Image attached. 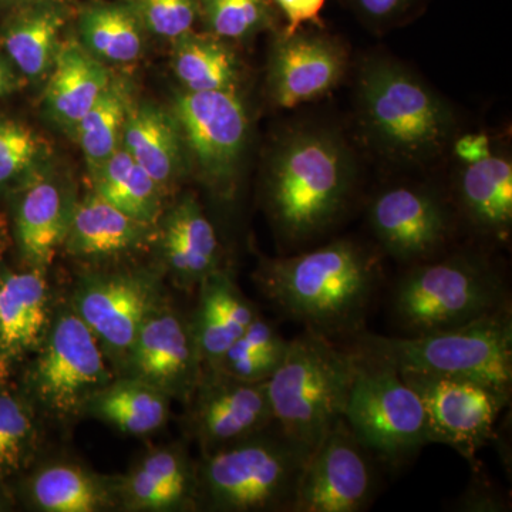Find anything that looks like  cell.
Segmentation results:
<instances>
[{
	"label": "cell",
	"instance_id": "cell-1",
	"mask_svg": "<svg viewBox=\"0 0 512 512\" xmlns=\"http://www.w3.org/2000/svg\"><path fill=\"white\" fill-rule=\"evenodd\" d=\"M382 279L375 252L350 238L264 259L255 274L259 291L276 311L333 342L365 332Z\"/></svg>",
	"mask_w": 512,
	"mask_h": 512
},
{
	"label": "cell",
	"instance_id": "cell-2",
	"mask_svg": "<svg viewBox=\"0 0 512 512\" xmlns=\"http://www.w3.org/2000/svg\"><path fill=\"white\" fill-rule=\"evenodd\" d=\"M355 165L348 144L326 127L288 131L266 175V210L289 248L325 234L348 208Z\"/></svg>",
	"mask_w": 512,
	"mask_h": 512
},
{
	"label": "cell",
	"instance_id": "cell-3",
	"mask_svg": "<svg viewBox=\"0 0 512 512\" xmlns=\"http://www.w3.org/2000/svg\"><path fill=\"white\" fill-rule=\"evenodd\" d=\"M356 97L367 140L394 161H429L453 136L454 116L446 101L392 59L372 57L363 63Z\"/></svg>",
	"mask_w": 512,
	"mask_h": 512
},
{
	"label": "cell",
	"instance_id": "cell-4",
	"mask_svg": "<svg viewBox=\"0 0 512 512\" xmlns=\"http://www.w3.org/2000/svg\"><path fill=\"white\" fill-rule=\"evenodd\" d=\"M312 451L272 424L197 463L198 510L293 512Z\"/></svg>",
	"mask_w": 512,
	"mask_h": 512
},
{
	"label": "cell",
	"instance_id": "cell-5",
	"mask_svg": "<svg viewBox=\"0 0 512 512\" xmlns=\"http://www.w3.org/2000/svg\"><path fill=\"white\" fill-rule=\"evenodd\" d=\"M356 355L396 372L466 377L511 393V308L458 328L421 335L362 333L353 339Z\"/></svg>",
	"mask_w": 512,
	"mask_h": 512
},
{
	"label": "cell",
	"instance_id": "cell-6",
	"mask_svg": "<svg viewBox=\"0 0 512 512\" xmlns=\"http://www.w3.org/2000/svg\"><path fill=\"white\" fill-rule=\"evenodd\" d=\"M359 357L318 333L289 340L281 366L266 380L276 426L315 450L345 414Z\"/></svg>",
	"mask_w": 512,
	"mask_h": 512
},
{
	"label": "cell",
	"instance_id": "cell-7",
	"mask_svg": "<svg viewBox=\"0 0 512 512\" xmlns=\"http://www.w3.org/2000/svg\"><path fill=\"white\" fill-rule=\"evenodd\" d=\"M390 305L407 335L458 328L511 308L501 272L468 252L412 265L394 285Z\"/></svg>",
	"mask_w": 512,
	"mask_h": 512
},
{
	"label": "cell",
	"instance_id": "cell-8",
	"mask_svg": "<svg viewBox=\"0 0 512 512\" xmlns=\"http://www.w3.org/2000/svg\"><path fill=\"white\" fill-rule=\"evenodd\" d=\"M113 379L99 342L69 302L55 308L26 367L22 394L39 417L64 423L82 417L87 400Z\"/></svg>",
	"mask_w": 512,
	"mask_h": 512
},
{
	"label": "cell",
	"instance_id": "cell-9",
	"mask_svg": "<svg viewBox=\"0 0 512 512\" xmlns=\"http://www.w3.org/2000/svg\"><path fill=\"white\" fill-rule=\"evenodd\" d=\"M343 420L376 460L390 467L431 444L426 410L417 393L392 367L362 357Z\"/></svg>",
	"mask_w": 512,
	"mask_h": 512
},
{
	"label": "cell",
	"instance_id": "cell-10",
	"mask_svg": "<svg viewBox=\"0 0 512 512\" xmlns=\"http://www.w3.org/2000/svg\"><path fill=\"white\" fill-rule=\"evenodd\" d=\"M164 299L160 272L117 269L80 276L70 305L92 330L117 376L144 320Z\"/></svg>",
	"mask_w": 512,
	"mask_h": 512
},
{
	"label": "cell",
	"instance_id": "cell-11",
	"mask_svg": "<svg viewBox=\"0 0 512 512\" xmlns=\"http://www.w3.org/2000/svg\"><path fill=\"white\" fill-rule=\"evenodd\" d=\"M171 110L205 183L221 198H231L249 134L238 92L184 90L175 96Z\"/></svg>",
	"mask_w": 512,
	"mask_h": 512
},
{
	"label": "cell",
	"instance_id": "cell-12",
	"mask_svg": "<svg viewBox=\"0 0 512 512\" xmlns=\"http://www.w3.org/2000/svg\"><path fill=\"white\" fill-rule=\"evenodd\" d=\"M399 373L423 403L431 443L444 444L473 460L494 439L495 424L511 393L466 377Z\"/></svg>",
	"mask_w": 512,
	"mask_h": 512
},
{
	"label": "cell",
	"instance_id": "cell-13",
	"mask_svg": "<svg viewBox=\"0 0 512 512\" xmlns=\"http://www.w3.org/2000/svg\"><path fill=\"white\" fill-rule=\"evenodd\" d=\"M376 457L340 420L312 451L293 512H360L377 490Z\"/></svg>",
	"mask_w": 512,
	"mask_h": 512
},
{
	"label": "cell",
	"instance_id": "cell-14",
	"mask_svg": "<svg viewBox=\"0 0 512 512\" xmlns=\"http://www.w3.org/2000/svg\"><path fill=\"white\" fill-rule=\"evenodd\" d=\"M185 406V430L202 454L248 439L275 423L266 382H247L220 369H202Z\"/></svg>",
	"mask_w": 512,
	"mask_h": 512
},
{
	"label": "cell",
	"instance_id": "cell-15",
	"mask_svg": "<svg viewBox=\"0 0 512 512\" xmlns=\"http://www.w3.org/2000/svg\"><path fill=\"white\" fill-rule=\"evenodd\" d=\"M202 369L191 318L165 298L144 320L117 376L136 377L185 404Z\"/></svg>",
	"mask_w": 512,
	"mask_h": 512
},
{
	"label": "cell",
	"instance_id": "cell-16",
	"mask_svg": "<svg viewBox=\"0 0 512 512\" xmlns=\"http://www.w3.org/2000/svg\"><path fill=\"white\" fill-rule=\"evenodd\" d=\"M349 49L339 37L323 30L279 29L268 66V90L279 109H293L333 92L345 79Z\"/></svg>",
	"mask_w": 512,
	"mask_h": 512
},
{
	"label": "cell",
	"instance_id": "cell-17",
	"mask_svg": "<svg viewBox=\"0 0 512 512\" xmlns=\"http://www.w3.org/2000/svg\"><path fill=\"white\" fill-rule=\"evenodd\" d=\"M369 224L380 247L404 264L429 261L451 234V212L436 192L400 185L376 195Z\"/></svg>",
	"mask_w": 512,
	"mask_h": 512
},
{
	"label": "cell",
	"instance_id": "cell-18",
	"mask_svg": "<svg viewBox=\"0 0 512 512\" xmlns=\"http://www.w3.org/2000/svg\"><path fill=\"white\" fill-rule=\"evenodd\" d=\"M53 313L45 269H0V382L39 349Z\"/></svg>",
	"mask_w": 512,
	"mask_h": 512
},
{
	"label": "cell",
	"instance_id": "cell-19",
	"mask_svg": "<svg viewBox=\"0 0 512 512\" xmlns=\"http://www.w3.org/2000/svg\"><path fill=\"white\" fill-rule=\"evenodd\" d=\"M119 510H198L197 463L180 444L150 448L124 476L116 477Z\"/></svg>",
	"mask_w": 512,
	"mask_h": 512
},
{
	"label": "cell",
	"instance_id": "cell-20",
	"mask_svg": "<svg viewBox=\"0 0 512 512\" xmlns=\"http://www.w3.org/2000/svg\"><path fill=\"white\" fill-rule=\"evenodd\" d=\"M156 245L164 274L180 291H197L207 276L222 268L217 232L194 195H184L163 214Z\"/></svg>",
	"mask_w": 512,
	"mask_h": 512
},
{
	"label": "cell",
	"instance_id": "cell-21",
	"mask_svg": "<svg viewBox=\"0 0 512 512\" xmlns=\"http://www.w3.org/2000/svg\"><path fill=\"white\" fill-rule=\"evenodd\" d=\"M157 225L138 221L92 191L74 204L63 248L87 262H106L156 244Z\"/></svg>",
	"mask_w": 512,
	"mask_h": 512
},
{
	"label": "cell",
	"instance_id": "cell-22",
	"mask_svg": "<svg viewBox=\"0 0 512 512\" xmlns=\"http://www.w3.org/2000/svg\"><path fill=\"white\" fill-rule=\"evenodd\" d=\"M72 192L55 175H33L20 195L16 211V238L29 268L45 269L63 247L72 220Z\"/></svg>",
	"mask_w": 512,
	"mask_h": 512
},
{
	"label": "cell",
	"instance_id": "cell-23",
	"mask_svg": "<svg viewBox=\"0 0 512 512\" xmlns=\"http://www.w3.org/2000/svg\"><path fill=\"white\" fill-rule=\"evenodd\" d=\"M198 303L191 316L202 366L211 369L254 322L258 311L224 268L212 272L197 288Z\"/></svg>",
	"mask_w": 512,
	"mask_h": 512
},
{
	"label": "cell",
	"instance_id": "cell-24",
	"mask_svg": "<svg viewBox=\"0 0 512 512\" xmlns=\"http://www.w3.org/2000/svg\"><path fill=\"white\" fill-rule=\"evenodd\" d=\"M73 13L70 0H26L13 6L2 43L20 73L29 79L50 73L62 45L60 35Z\"/></svg>",
	"mask_w": 512,
	"mask_h": 512
},
{
	"label": "cell",
	"instance_id": "cell-25",
	"mask_svg": "<svg viewBox=\"0 0 512 512\" xmlns=\"http://www.w3.org/2000/svg\"><path fill=\"white\" fill-rule=\"evenodd\" d=\"M121 147L164 194L183 177L188 150L173 110L154 103H134L124 124Z\"/></svg>",
	"mask_w": 512,
	"mask_h": 512
},
{
	"label": "cell",
	"instance_id": "cell-26",
	"mask_svg": "<svg viewBox=\"0 0 512 512\" xmlns=\"http://www.w3.org/2000/svg\"><path fill=\"white\" fill-rule=\"evenodd\" d=\"M106 64L92 55L79 40H66L49 73L45 109L57 126L72 130L83 119L111 82Z\"/></svg>",
	"mask_w": 512,
	"mask_h": 512
},
{
	"label": "cell",
	"instance_id": "cell-27",
	"mask_svg": "<svg viewBox=\"0 0 512 512\" xmlns=\"http://www.w3.org/2000/svg\"><path fill=\"white\" fill-rule=\"evenodd\" d=\"M30 507L42 512H103L119 510L116 476H101L72 461H49L25 483Z\"/></svg>",
	"mask_w": 512,
	"mask_h": 512
},
{
	"label": "cell",
	"instance_id": "cell-28",
	"mask_svg": "<svg viewBox=\"0 0 512 512\" xmlns=\"http://www.w3.org/2000/svg\"><path fill=\"white\" fill-rule=\"evenodd\" d=\"M457 204L468 224L480 234L507 239L512 227V165L490 156L464 164L457 180Z\"/></svg>",
	"mask_w": 512,
	"mask_h": 512
},
{
	"label": "cell",
	"instance_id": "cell-29",
	"mask_svg": "<svg viewBox=\"0 0 512 512\" xmlns=\"http://www.w3.org/2000/svg\"><path fill=\"white\" fill-rule=\"evenodd\" d=\"M170 396L143 380L114 376L84 404L82 417L99 420L130 436H147L170 419Z\"/></svg>",
	"mask_w": 512,
	"mask_h": 512
},
{
	"label": "cell",
	"instance_id": "cell-30",
	"mask_svg": "<svg viewBox=\"0 0 512 512\" xmlns=\"http://www.w3.org/2000/svg\"><path fill=\"white\" fill-rule=\"evenodd\" d=\"M77 30L80 43L101 62L128 64L143 55L147 32L126 0L83 6Z\"/></svg>",
	"mask_w": 512,
	"mask_h": 512
},
{
	"label": "cell",
	"instance_id": "cell-31",
	"mask_svg": "<svg viewBox=\"0 0 512 512\" xmlns=\"http://www.w3.org/2000/svg\"><path fill=\"white\" fill-rule=\"evenodd\" d=\"M171 63L185 92H238L241 64L227 40L192 30L173 40Z\"/></svg>",
	"mask_w": 512,
	"mask_h": 512
},
{
	"label": "cell",
	"instance_id": "cell-32",
	"mask_svg": "<svg viewBox=\"0 0 512 512\" xmlns=\"http://www.w3.org/2000/svg\"><path fill=\"white\" fill-rule=\"evenodd\" d=\"M93 191L124 214L157 225L164 214V191L123 147L90 173Z\"/></svg>",
	"mask_w": 512,
	"mask_h": 512
},
{
	"label": "cell",
	"instance_id": "cell-33",
	"mask_svg": "<svg viewBox=\"0 0 512 512\" xmlns=\"http://www.w3.org/2000/svg\"><path fill=\"white\" fill-rule=\"evenodd\" d=\"M134 103L130 84L113 77L106 92L73 128L90 173L121 146L124 124Z\"/></svg>",
	"mask_w": 512,
	"mask_h": 512
},
{
	"label": "cell",
	"instance_id": "cell-34",
	"mask_svg": "<svg viewBox=\"0 0 512 512\" xmlns=\"http://www.w3.org/2000/svg\"><path fill=\"white\" fill-rule=\"evenodd\" d=\"M39 448V414L23 394L0 390V480L28 470Z\"/></svg>",
	"mask_w": 512,
	"mask_h": 512
},
{
	"label": "cell",
	"instance_id": "cell-35",
	"mask_svg": "<svg viewBox=\"0 0 512 512\" xmlns=\"http://www.w3.org/2000/svg\"><path fill=\"white\" fill-rule=\"evenodd\" d=\"M288 346L289 340L258 315L211 369H220L247 382H266L281 366Z\"/></svg>",
	"mask_w": 512,
	"mask_h": 512
},
{
	"label": "cell",
	"instance_id": "cell-36",
	"mask_svg": "<svg viewBox=\"0 0 512 512\" xmlns=\"http://www.w3.org/2000/svg\"><path fill=\"white\" fill-rule=\"evenodd\" d=\"M205 32L227 42H244L278 28V9L272 0H198Z\"/></svg>",
	"mask_w": 512,
	"mask_h": 512
},
{
	"label": "cell",
	"instance_id": "cell-37",
	"mask_svg": "<svg viewBox=\"0 0 512 512\" xmlns=\"http://www.w3.org/2000/svg\"><path fill=\"white\" fill-rule=\"evenodd\" d=\"M144 30L161 39L173 40L194 30L200 19L198 0H126Z\"/></svg>",
	"mask_w": 512,
	"mask_h": 512
},
{
	"label": "cell",
	"instance_id": "cell-38",
	"mask_svg": "<svg viewBox=\"0 0 512 512\" xmlns=\"http://www.w3.org/2000/svg\"><path fill=\"white\" fill-rule=\"evenodd\" d=\"M40 154L42 143L30 128L15 121H0V185L32 170Z\"/></svg>",
	"mask_w": 512,
	"mask_h": 512
},
{
	"label": "cell",
	"instance_id": "cell-39",
	"mask_svg": "<svg viewBox=\"0 0 512 512\" xmlns=\"http://www.w3.org/2000/svg\"><path fill=\"white\" fill-rule=\"evenodd\" d=\"M367 28L384 32L404 25L427 5V0H343Z\"/></svg>",
	"mask_w": 512,
	"mask_h": 512
},
{
	"label": "cell",
	"instance_id": "cell-40",
	"mask_svg": "<svg viewBox=\"0 0 512 512\" xmlns=\"http://www.w3.org/2000/svg\"><path fill=\"white\" fill-rule=\"evenodd\" d=\"M454 510L463 512H507L510 504L493 484L485 480H473L467 490L458 497Z\"/></svg>",
	"mask_w": 512,
	"mask_h": 512
},
{
	"label": "cell",
	"instance_id": "cell-41",
	"mask_svg": "<svg viewBox=\"0 0 512 512\" xmlns=\"http://www.w3.org/2000/svg\"><path fill=\"white\" fill-rule=\"evenodd\" d=\"M279 15L285 20L282 32L286 35L303 28L306 23H319V16L326 0H272Z\"/></svg>",
	"mask_w": 512,
	"mask_h": 512
},
{
	"label": "cell",
	"instance_id": "cell-42",
	"mask_svg": "<svg viewBox=\"0 0 512 512\" xmlns=\"http://www.w3.org/2000/svg\"><path fill=\"white\" fill-rule=\"evenodd\" d=\"M491 151L493 150H491L490 140L485 134H467V136L458 138L454 143V154L463 164L483 160L493 154Z\"/></svg>",
	"mask_w": 512,
	"mask_h": 512
},
{
	"label": "cell",
	"instance_id": "cell-43",
	"mask_svg": "<svg viewBox=\"0 0 512 512\" xmlns=\"http://www.w3.org/2000/svg\"><path fill=\"white\" fill-rule=\"evenodd\" d=\"M12 504V497H10L6 488L3 487V480H0V511L9 510Z\"/></svg>",
	"mask_w": 512,
	"mask_h": 512
},
{
	"label": "cell",
	"instance_id": "cell-44",
	"mask_svg": "<svg viewBox=\"0 0 512 512\" xmlns=\"http://www.w3.org/2000/svg\"><path fill=\"white\" fill-rule=\"evenodd\" d=\"M8 73H6L5 67L0 64V96L8 89Z\"/></svg>",
	"mask_w": 512,
	"mask_h": 512
},
{
	"label": "cell",
	"instance_id": "cell-45",
	"mask_svg": "<svg viewBox=\"0 0 512 512\" xmlns=\"http://www.w3.org/2000/svg\"><path fill=\"white\" fill-rule=\"evenodd\" d=\"M22 2H26V0H0V8H13Z\"/></svg>",
	"mask_w": 512,
	"mask_h": 512
},
{
	"label": "cell",
	"instance_id": "cell-46",
	"mask_svg": "<svg viewBox=\"0 0 512 512\" xmlns=\"http://www.w3.org/2000/svg\"><path fill=\"white\" fill-rule=\"evenodd\" d=\"M3 252H5V241H3L2 235H0V269H2Z\"/></svg>",
	"mask_w": 512,
	"mask_h": 512
}]
</instances>
